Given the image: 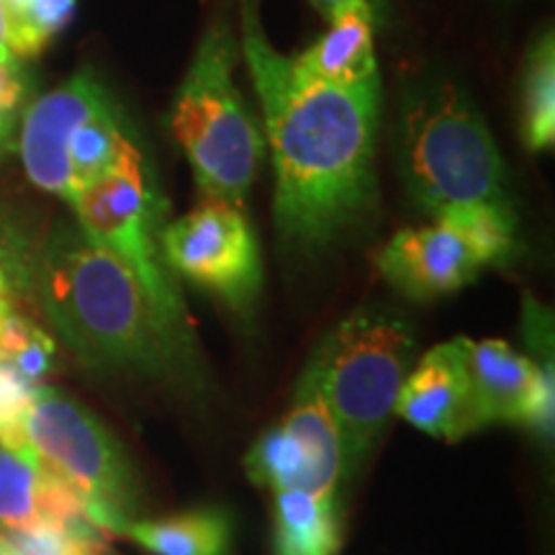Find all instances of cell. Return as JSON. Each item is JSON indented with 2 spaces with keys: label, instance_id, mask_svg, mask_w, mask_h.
<instances>
[{
  "label": "cell",
  "instance_id": "9",
  "mask_svg": "<svg viewBox=\"0 0 555 555\" xmlns=\"http://www.w3.org/2000/svg\"><path fill=\"white\" fill-rule=\"evenodd\" d=\"M172 273L247 314L262 286L260 247L240 206L208 201L163 229Z\"/></svg>",
  "mask_w": 555,
  "mask_h": 555
},
{
  "label": "cell",
  "instance_id": "16",
  "mask_svg": "<svg viewBox=\"0 0 555 555\" xmlns=\"http://www.w3.org/2000/svg\"><path fill=\"white\" fill-rule=\"evenodd\" d=\"M275 555H337V499L309 491H275Z\"/></svg>",
  "mask_w": 555,
  "mask_h": 555
},
{
  "label": "cell",
  "instance_id": "22",
  "mask_svg": "<svg viewBox=\"0 0 555 555\" xmlns=\"http://www.w3.org/2000/svg\"><path fill=\"white\" fill-rule=\"evenodd\" d=\"M24 95L26 82L21 78V69L0 65V155H3L11 142L13 124H16V114Z\"/></svg>",
  "mask_w": 555,
  "mask_h": 555
},
{
  "label": "cell",
  "instance_id": "28",
  "mask_svg": "<svg viewBox=\"0 0 555 555\" xmlns=\"http://www.w3.org/2000/svg\"><path fill=\"white\" fill-rule=\"evenodd\" d=\"M5 555H9V545H5Z\"/></svg>",
  "mask_w": 555,
  "mask_h": 555
},
{
  "label": "cell",
  "instance_id": "11",
  "mask_svg": "<svg viewBox=\"0 0 555 555\" xmlns=\"http://www.w3.org/2000/svg\"><path fill=\"white\" fill-rule=\"evenodd\" d=\"M486 266L461 229L446 219L401 229L378 255L380 275L412 301L455 294L474 283Z\"/></svg>",
  "mask_w": 555,
  "mask_h": 555
},
{
  "label": "cell",
  "instance_id": "7",
  "mask_svg": "<svg viewBox=\"0 0 555 555\" xmlns=\"http://www.w3.org/2000/svg\"><path fill=\"white\" fill-rule=\"evenodd\" d=\"M69 206L82 232L106 247L134 275L172 356L191 378L196 376L193 322L180 294L178 275L163 253L168 201L159 191L152 165L139 155L82 191Z\"/></svg>",
  "mask_w": 555,
  "mask_h": 555
},
{
  "label": "cell",
  "instance_id": "26",
  "mask_svg": "<svg viewBox=\"0 0 555 555\" xmlns=\"http://www.w3.org/2000/svg\"><path fill=\"white\" fill-rule=\"evenodd\" d=\"M13 301H9V298H0V314H3V309H9Z\"/></svg>",
  "mask_w": 555,
  "mask_h": 555
},
{
  "label": "cell",
  "instance_id": "10",
  "mask_svg": "<svg viewBox=\"0 0 555 555\" xmlns=\"http://www.w3.org/2000/svg\"><path fill=\"white\" fill-rule=\"evenodd\" d=\"M247 476L275 491L335 496L345 476V450L337 422L314 371L307 365L286 420L258 437L245 457Z\"/></svg>",
  "mask_w": 555,
  "mask_h": 555
},
{
  "label": "cell",
  "instance_id": "1",
  "mask_svg": "<svg viewBox=\"0 0 555 555\" xmlns=\"http://www.w3.org/2000/svg\"><path fill=\"white\" fill-rule=\"evenodd\" d=\"M240 47L260 95L273 152V221L281 242L322 253L365 224L378 201L380 73L358 86L301 82L262 29L258 0H242Z\"/></svg>",
  "mask_w": 555,
  "mask_h": 555
},
{
  "label": "cell",
  "instance_id": "2",
  "mask_svg": "<svg viewBox=\"0 0 555 555\" xmlns=\"http://www.w3.org/2000/svg\"><path fill=\"white\" fill-rule=\"evenodd\" d=\"M34 304L90 371L189 376L134 275L69 221L44 234Z\"/></svg>",
  "mask_w": 555,
  "mask_h": 555
},
{
  "label": "cell",
  "instance_id": "8",
  "mask_svg": "<svg viewBox=\"0 0 555 555\" xmlns=\"http://www.w3.org/2000/svg\"><path fill=\"white\" fill-rule=\"evenodd\" d=\"M18 155L39 191L73 204L142 150L116 95L93 67H80L24 111Z\"/></svg>",
  "mask_w": 555,
  "mask_h": 555
},
{
  "label": "cell",
  "instance_id": "23",
  "mask_svg": "<svg viewBox=\"0 0 555 555\" xmlns=\"http://www.w3.org/2000/svg\"><path fill=\"white\" fill-rule=\"evenodd\" d=\"M0 65L18 67V60L13 57V52H11V47H9V21H5L3 0H0Z\"/></svg>",
  "mask_w": 555,
  "mask_h": 555
},
{
  "label": "cell",
  "instance_id": "4",
  "mask_svg": "<svg viewBox=\"0 0 555 555\" xmlns=\"http://www.w3.org/2000/svg\"><path fill=\"white\" fill-rule=\"evenodd\" d=\"M234 62L232 24L214 16L176 90L170 129L201 196L242 208L266 157V137L234 82Z\"/></svg>",
  "mask_w": 555,
  "mask_h": 555
},
{
  "label": "cell",
  "instance_id": "6",
  "mask_svg": "<svg viewBox=\"0 0 555 555\" xmlns=\"http://www.w3.org/2000/svg\"><path fill=\"white\" fill-rule=\"evenodd\" d=\"M412 324L386 304H365L345 317L317 345L309 367L317 373L345 450V474H356L391 422L397 397L412 371Z\"/></svg>",
  "mask_w": 555,
  "mask_h": 555
},
{
  "label": "cell",
  "instance_id": "12",
  "mask_svg": "<svg viewBox=\"0 0 555 555\" xmlns=\"http://www.w3.org/2000/svg\"><path fill=\"white\" fill-rule=\"evenodd\" d=\"M393 414L437 440L455 442L478 433L470 406L463 337L435 345L422 356L401 384Z\"/></svg>",
  "mask_w": 555,
  "mask_h": 555
},
{
  "label": "cell",
  "instance_id": "21",
  "mask_svg": "<svg viewBox=\"0 0 555 555\" xmlns=\"http://www.w3.org/2000/svg\"><path fill=\"white\" fill-rule=\"evenodd\" d=\"M522 337L538 371L553 373V314L535 296H522Z\"/></svg>",
  "mask_w": 555,
  "mask_h": 555
},
{
  "label": "cell",
  "instance_id": "19",
  "mask_svg": "<svg viewBox=\"0 0 555 555\" xmlns=\"http://www.w3.org/2000/svg\"><path fill=\"white\" fill-rule=\"evenodd\" d=\"M44 234L26 208L0 201V298L34 304V278Z\"/></svg>",
  "mask_w": 555,
  "mask_h": 555
},
{
  "label": "cell",
  "instance_id": "13",
  "mask_svg": "<svg viewBox=\"0 0 555 555\" xmlns=\"http://www.w3.org/2000/svg\"><path fill=\"white\" fill-rule=\"evenodd\" d=\"M463 358L476 427H489L494 422L527 425L538 378L545 371H538L525 352H517L504 339L463 337Z\"/></svg>",
  "mask_w": 555,
  "mask_h": 555
},
{
  "label": "cell",
  "instance_id": "14",
  "mask_svg": "<svg viewBox=\"0 0 555 555\" xmlns=\"http://www.w3.org/2000/svg\"><path fill=\"white\" fill-rule=\"evenodd\" d=\"M327 31L288 65L301 82L322 86H358L378 75L376 31L378 13L365 0H345L327 18Z\"/></svg>",
  "mask_w": 555,
  "mask_h": 555
},
{
  "label": "cell",
  "instance_id": "20",
  "mask_svg": "<svg viewBox=\"0 0 555 555\" xmlns=\"http://www.w3.org/2000/svg\"><path fill=\"white\" fill-rule=\"evenodd\" d=\"M54 339L39 324L11 304L0 314V367L16 376L21 384L37 388L54 367Z\"/></svg>",
  "mask_w": 555,
  "mask_h": 555
},
{
  "label": "cell",
  "instance_id": "5",
  "mask_svg": "<svg viewBox=\"0 0 555 555\" xmlns=\"http://www.w3.org/2000/svg\"><path fill=\"white\" fill-rule=\"evenodd\" d=\"M0 448L67 483L106 535H124L134 519L139 489L127 453L99 416L60 388L37 386L24 406L0 414Z\"/></svg>",
  "mask_w": 555,
  "mask_h": 555
},
{
  "label": "cell",
  "instance_id": "17",
  "mask_svg": "<svg viewBox=\"0 0 555 555\" xmlns=\"http://www.w3.org/2000/svg\"><path fill=\"white\" fill-rule=\"evenodd\" d=\"M124 535L155 555H227L232 525L224 512L193 509L165 519H131Z\"/></svg>",
  "mask_w": 555,
  "mask_h": 555
},
{
  "label": "cell",
  "instance_id": "25",
  "mask_svg": "<svg viewBox=\"0 0 555 555\" xmlns=\"http://www.w3.org/2000/svg\"><path fill=\"white\" fill-rule=\"evenodd\" d=\"M31 0H3V9H5V21H13L18 13H24L29 9Z\"/></svg>",
  "mask_w": 555,
  "mask_h": 555
},
{
  "label": "cell",
  "instance_id": "18",
  "mask_svg": "<svg viewBox=\"0 0 555 555\" xmlns=\"http://www.w3.org/2000/svg\"><path fill=\"white\" fill-rule=\"evenodd\" d=\"M519 137L530 152L555 144V39L547 29L527 52L519 80Z\"/></svg>",
  "mask_w": 555,
  "mask_h": 555
},
{
  "label": "cell",
  "instance_id": "15",
  "mask_svg": "<svg viewBox=\"0 0 555 555\" xmlns=\"http://www.w3.org/2000/svg\"><path fill=\"white\" fill-rule=\"evenodd\" d=\"M88 517L80 496L29 457L0 448V527L9 532Z\"/></svg>",
  "mask_w": 555,
  "mask_h": 555
},
{
  "label": "cell",
  "instance_id": "27",
  "mask_svg": "<svg viewBox=\"0 0 555 555\" xmlns=\"http://www.w3.org/2000/svg\"><path fill=\"white\" fill-rule=\"evenodd\" d=\"M0 555H5V538L0 535Z\"/></svg>",
  "mask_w": 555,
  "mask_h": 555
},
{
  "label": "cell",
  "instance_id": "24",
  "mask_svg": "<svg viewBox=\"0 0 555 555\" xmlns=\"http://www.w3.org/2000/svg\"><path fill=\"white\" fill-rule=\"evenodd\" d=\"M339 3H345V0H311V5H314V9L322 13L324 18H330L332 11H335ZM365 3L371 5L376 13H380V9H384V0H365Z\"/></svg>",
  "mask_w": 555,
  "mask_h": 555
},
{
  "label": "cell",
  "instance_id": "3",
  "mask_svg": "<svg viewBox=\"0 0 555 555\" xmlns=\"http://www.w3.org/2000/svg\"><path fill=\"white\" fill-rule=\"evenodd\" d=\"M391 142L409 198L433 219L463 206H512L496 139L455 80L409 86L399 99Z\"/></svg>",
  "mask_w": 555,
  "mask_h": 555
}]
</instances>
